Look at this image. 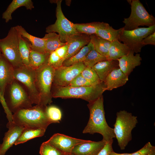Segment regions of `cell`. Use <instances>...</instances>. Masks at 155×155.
Masks as SVG:
<instances>
[{
    "mask_svg": "<svg viewBox=\"0 0 155 155\" xmlns=\"http://www.w3.org/2000/svg\"><path fill=\"white\" fill-rule=\"evenodd\" d=\"M87 106L90 111V117L83 133L92 134L99 133L102 135V140L106 142H113L115 135L113 128L108 125L106 121L103 95L96 100L89 102Z\"/></svg>",
    "mask_w": 155,
    "mask_h": 155,
    "instance_id": "6da1fadb",
    "label": "cell"
},
{
    "mask_svg": "<svg viewBox=\"0 0 155 155\" xmlns=\"http://www.w3.org/2000/svg\"><path fill=\"white\" fill-rule=\"evenodd\" d=\"M47 107L37 104L31 108L20 109L13 115L12 121L26 129H46L50 124L54 123L47 114Z\"/></svg>",
    "mask_w": 155,
    "mask_h": 155,
    "instance_id": "7a4b0ae2",
    "label": "cell"
},
{
    "mask_svg": "<svg viewBox=\"0 0 155 155\" xmlns=\"http://www.w3.org/2000/svg\"><path fill=\"white\" fill-rule=\"evenodd\" d=\"M52 91L53 97L77 98L89 102H93L102 95L106 90L104 82L89 86L71 87L54 86Z\"/></svg>",
    "mask_w": 155,
    "mask_h": 155,
    "instance_id": "3957f363",
    "label": "cell"
},
{
    "mask_svg": "<svg viewBox=\"0 0 155 155\" xmlns=\"http://www.w3.org/2000/svg\"><path fill=\"white\" fill-rule=\"evenodd\" d=\"M137 117L125 110L117 112L114 132L118 145L124 150L132 139L131 132L138 123Z\"/></svg>",
    "mask_w": 155,
    "mask_h": 155,
    "instance_id": "277c9868",
    "label": "cell"
},
{
    "mask_svg": "<svg viewBox=\"0 0 155 155\" xmlns=\"http://www.w3.org/2000/svg\"><path fill=\"white\" fill-rule=\"evenodd\" d=\"M4 97L12 113H14L20 109L32 106V103L24 87L15 79L6 87Z\"/></svg>",
    "mask_w": 155,
    "mask_h": 155,
    "instance_id": "5b68a950",
    "label": "cell"
},
{
    "mask_svg": "<svg viewBox=\"0 0 155 155\" xmlns=\"http://www.w3.org/2000/svg\"><path fill=\"white\" fill-rule=\"evenodd\" d=\"M55 69L47 62L36 70V85L40 104L47 106L52 102V86Z\"/></svg>",
    "mask_w": 155,
    "mask_h": 155,
    "instance_id": "8992f818",
    "label": "cell"
},
{
    "mask_svg": "<svg viewBox=\"0 0 155 155\" xmlns=\"http://www.w3.org/2000/svg\"><path fill=\"white\" fill-rule=\"evenodd\" d=\"M127 1L131 5V12L130 16L123 21L125 24L124 30H131L140 26L149 27L155 25V18L149 13L140 0Z\"/></svg>",
    "mask_w": 155,
    "mask_h": 155,
    "instance_id": "52a82bcc",
    "label": "cell"
},
{
    "mask_svg": "<svg viewBox=\"0 0 155 155\" xmlns=\"http://www.w3.org/2000/svg\"><path fill=\"white\" fill-rule=\"evenodd\" d=\"M0 51L14 68L24 65L19 51V34L15 26L10 28L5 37L0 39Z\"/></svg>",
    "mask_w": 155,
    "mask_h": 155,
    "instance_id": "ba28073f",
    "label": "cell"
},
{
    "mask_svg": "<svg viewBox=\"0 0 155 155\" xmlns=\"http://www.w3.org/2000/svg\"><path fill=\"white\" fill-rule=\"evenodd\" d=\"M13 76L24 87L32 104H40V97L36 85V69L24 65L14 68Z\"/></svg>",
    "mask_w": 155,
    "mask_h": 155,
    "instance_id": "9c48e42d",
    "label": "cell"
},
{
    "mask_svg": "<svg viewBox=\"0 0 155 155\" xmlns=\"http://www.w3.org/2000/svg\"><path fill=\"white\" fill-rule=\"evenodd\" d=\"M61 0L56 1V21L54 24L46 28V32L47 33H57L61 41L65 43L71 36L80 33L76 31L74 23L69 20L64 15L61 9Z\"/></svg>",
    "mask_w": 155,
    "mask_h": 155,
    "instance_id": "30bf717a",
    "label": "cell"
},
{
    "mask_svg": "<svg viewBox=\"0 0 155 155\" xmlns=\"http://www.w3.org/2000/svg\"><path fill=\"white\" fill-rule=\"evenodd\" d=\"M155 32V25L147 28H138L136 29L123 31L119 40L122 42L134 53L140 52L143 39Z\"/></svg>",
    "mask_w": 155,
    "mask_h": 155,
    "instance_id": "8fae6325",
    "label": "cell"
},
{
    "mask_svg": "<svg viewBox=\"0 0 155 155\" xmlns=\"http://www.w3.org/2000/svg\"><path fill=\"white\" fill-rule=\"evenodd\" d=\"M86 67L83 62L69 66H61L55 69L53 84L54 86H68L72 80Z\"/></svg>",
    "mask_w": 155,
    "mask_h": 155,
    "instance_id": "7c38bea8",
    "label": "cell"
},
{
    "mask_svg": "<svg viewBox=\"0 0 155 155\" xmlns=\"http://www.w3.org/2000/svg\"><path fill=\"white\" fill-rule=\"evenodd\" d=\"M88 141L57 133L54 134L47 141L52 145L64 153L69 154L71 153L73 149L77 145Z\"/></svg>",
    "mask_w": 155,
    "mask_h": 155,
    "instance_id": "4fadbf2b",
    "label": "cell"
},
{
    "mask_svg": "<svg viewBox=\"0 0 155 155\" xmlns=\"http://www.w3.org/2000/svg\"><path fill=\"white\" fill-rule=\"evenodd\" d=\"M6 127L8 130L5 134L2 143L0 144V155H5L8 150L14 144L25 129L13 121L8 122Z\"/></svg>",
    "mask_w": 155,
    "mask_h": 155,
    "instance_id": "5bb4252c",
    "label": "cell"
},
{
    "mask_svg": "<svg viewBox=\"0 0 155 155\" xmlns=\"http://www.w3.org/2000/svg\"><path fill=\"white\" fill-rule=\"evenodd\" d=\"M14 68L1 54L0 57V90L4 96L5 88L15 79Z\"/></svg>",
    "mask_w": 155,
    "mask_h": 155,
    "instance_id": "9a60e30c",
    "label": "cell"
},
{
    "mask_svg": "<svg viewBox=\"0 0 155 155\" xmlns=\"http://www.w3.org/2000/svg\"><path fill=\"white\" fill-rule=\"evenodd\" d=\"M90 40V35L85 34H79L71 36L66 42L68 48L64 61L77 53Z\"/></svg>",
    "mask_w": 155,
    "mask_h": 155,
    "instance_id": "2e32d148",
    "label": "cell"
},
{
    "mask_svg": "<svg viewBox=\"0 0 155 155\" xmlns=\"http://www.w3.org/2000/svg\"><path fill=\"white\" fill-rule=\"evenodd\" d=\"M106 142L102 140L98 142L89 141L77 145L73 149L72 153L76 155H97Z\"/></svg>",
    "mask_w": 155,
    "mask_h": 155,
    "instance_id": "e0dca14e",
    "label": "cell"
},
{
    "mask_svg": "<svg viewBox=\"0 0 155 155\" xmlns=\"http://www.w3.org/2000/svg\"><path fill=\"white\" fill-rule=\"evenodd\" d=\"M134 52L130 51L127 55L117 60L118 62L119 68L128 76L136 67L141 64L142 59L140 54L137 53L134 55Z\"/></svg>",
    "mask_w": 155,
    "mask_h": 155,
    "instance_id": "ac0fdd59",
    "label": "cell"
},
{
    "mask_svg": "<svg viewBox=\"0 0 155 155\" xmlns=\"http://www.w3.org/2000/svg\"><path fill=\"white\" fill-rule=\"evenodd\" d=\"M128 76L119 67L114 68L108 74L104 82L106 90H111L123 86L128 80Z\"/></svg>",
    "mask_w": 155,
    "mask_h": 155,
    "instance_id": "d6986e66",
    "label": "cell"
},
{
    "mask_svg": "<svg viewBox=\"0 0 155 155\" xmlns=\"http://www.w3.org/2000/svg\"><path fill=\"white\" fill-rule=\"evenodd\" d=\"M15 27L19 34L30 42V47L31 50L41 53H46L45 40L43 38L36 37L30 34L21 26L17 25Z\"/></svg>",
    "mask_w": 155,
    "mask_h": 155,
    "instance_id": "ffe728a7",
    "label": "cell"
},
{
    "mask_svg": "<svg viewBox=\"0 0 155 155\" xmlns=\"http://www.w3.org/2000/svg\"><path fill=\"white\" fill-rule=\"evenodd\" d=\"M124 30L123 27L116 30L106 23L101 22L96 35L111 42L119 40Z\"/></svg>",
    "mask_w": 155,
    "mask_h": 155,
    "instance_id": "44dd1931",
    "label": "cell"
},
{
    "mask_svg": "<svg viewBox=\"0 0 155 155\" xmlns=\"http://www.w3.org/2000/svg\"><path fill=\"white\" fill-rule=\"evenodd\" d=\"M118 67H119L117 60H106L97 63L92 68L96 72L100 81L104 82L108 74Z\"/></svg>",
    "mask_w": 155,
    "mask_h": 155,
    "instance_id": "7402d4cb",
    "label": "cell"
},
{
    "mask_svg": "<svg viewBox=\"0 0 155 155\" xmlns=\"http://www.w3.org/2000/svg\"><path fill=\"white\" fill-rule=\"evenodd\" d=\"M25 7L26 9L31 10L34 8L33 3L31 0H13L3 12L2 18L6 23L12 19L11 15L18 8Z\"/></svg>",
    "mask_w": 155,
    "mask_h": 155,
    "instance_id": "603a6c76",
    "label": "cell"
},
{
    "mask_svg": "<svg viewBox=\"0 0 155 155\" xmlns=\"http://www.w3.org/2000/svg\"><path fill=\"white\" fill-rule=\"evenodd\" d=\"M130 51L129 49L119 40L111 42L106 57L107 60H117L127 54Z\"/></svg>",
    "mask_w": 155,
    "mask_h": 155,
    "instance_id": "cb8c5ba5",
    "label": "cell"
},
{
    "mask_svg": "<svg viewBox=\"0 0 155 155\" xmlns=\"http://www.w3.org/2000/svg\"><path fill=\"white\" fill-rule=\"evenodd\" d=\"M94 49V45L90 41L87 45L82 48L75 55L65 60L62 66H69L75 64L83 62L88 53L92 50Z\"/></svg>",
    "mask_w": 155,
    "mask_h": 155,
    "instance_id": "d4e9b609",
    "label": "cell"
},
{
    "mask_svg": "<svg viewBox=\"0 0 155 155\" xmlns=\"http://www.w3.org/2000/svg\"><path fill=\"white\" fill-rule=\"evenodd\" d=\"M43 38L45 40L46 53L49 54L66 43L62 42L59 35L55 32L47 33Z\"/></svg>",
    "mask_w": 155,
    "mask_h": 155,
    "instance_id": "484cf974",
    "label": "cell"
},
{
    "mask_svg": "<svg viewBox=\"0 0 155 155\" xmlns=\"http://www.w3.org/2000/svg\"><path fill=\"white\" fill-rule=\"evenodd\" d=\"M91 41L94 49L99 54L106 58L111 42L104 39L95 34L90 35Z\"/></svg>",
    "mask_w": 155,
    "mask_h": 155,
    "instance_id": "4316f807",
    "label": "cell"
},
{
    "mask_svg": "<svg viewBox=\"0 0 155 155\" xmlns=\"http://www.w3.org/2000/svg\"><path fill=\"white\" fill-rule=\"evenodd\" d=\"M46 129L43 128L30 129L25 128L14 144L17 145L25 142L32 139L43 136Z\"/></svg>",
    "mask_w": 155,
    "mask_h": 155,
    "instance_id": "83f0119b",
    "label": "cell"
},
{
    "mask_svg": "<svg viewBox=\"0 0 155 155\" xmlns=\"http://www.w3.org/2000/svg\"><path fill=\"white\" fill-rule=\"evenodd\" d=\"M49 55L34 51L30 49L29 66L35 69H38L47 62Z\"/></svg>",
    "mask_w": 155,
    "mask_h": 155,
    "instance_id": "f1b7e54d",
    "label": "cell"
},
{
    "mask_svg": "<svg viewBox=\"0 0 155 155\" xmlns=\"http://www.w3.org/2000/svg\"><path fill=\"white\" fill-rule=\"evenodd\" d=\"M19 34V33H18ZM30 43L19 34V51L24 65L29 66Z\"/></svg>",
    "mask_w": 155,
    "mask_h": 155,
    "instance_id": "f546056e",
    "label": "cell"
},
{
    "mask_svg": "<svg viewBox=\"0 0 155 155\" xmlns=\"http://www.w3.org/2000/svg\"><path fill=\"white\" fill-rule=\"evenodd\" d=\"M101 22H93L89 23L74 24L75 28L80 34L89 35L96 34Z\"/></svg>",
    "mask_w": 155,
    "mask_h": 155,
    "instance_id": "4dcf8cb0",
    "label": "cell"
},
{
    "mask_svg": "<svg viewBox=\"0 0 155 155\" xmlns=\"http://www.w3.org/2000/svg\"><path fill=\"white\" fill-rule=\"evenodd\" d=\"M106 60V57L93 49L88 53L83 62L86 67L92 68L97 63Z\"/></svg>",
    "mask_w": 155,
    "mask_h": 155,
    "instance_id": "1f68e13d",
    "label": "cell"
},
{
    "mask_svg": "<svg viewBox=\"0 0 155 155\" xmlns=\"http://www.w3.org/2000/svg\"><path fill=\"white\" fill-rule=\"evenodd\" d=\"M39 153L41 155H63L65 154L51 144L47 141L41 145Z\"/></svg>",
    "mask_w": 155,
    "mask_h": 155,
    "instance_id": "d6a6232c",
    "label": "cell"
},
{
    "mask_svg": "<svg viewBox=\"0 0 155 155\" xmlns=\"http://www.w3.org/2000/svg\"><path fill=\"white\" fill-rule=\"evenodd\" d=\"M82 76L93 85L101 82L97 74L92 68L86 67L81 73Z\"/></svg>",
    "mask_w": 155,
    "mask_h": 155,
    "instance_id": "836d02e7",
    "label": "cell"
},
{
    "mask_svg": "<svg viewBox=\"0 0 155 155\" xmlns=\"http://www.w3.org/2000/svg\"><path fill=\"white\" fill-rule=\"evenodd\" d=\"M47 114L49 118L54 123H59L62 118V113L60 110L54 106H47L46 109Z\"/></svg>",
    "mask_w": 155,
    "mask_h": 155,
    "instance_id": "e575fe53",
    "label": "cell"
},
{
    "mask_svg": "<svg viewBox=\"0 0 155 155\" xmlns=\"http://www.w3.org/2000/svg\"><path fill=\"white\" fill-rule=\"evenodd\" d=\"M92 85H93L83 77L80 73L72 80L68 86L71 87H79L89 86Z\"/></svg>",
    "mask_w": 155,
    "mask_h": 155,
    "instance_id": "d590c367",
    "label": "cell"
},
{
    "mask_svg": "<svg viewBox=\"0 0 155 155\" xmlns=\"http://www.w3.org/2000/svg\"><path fill=\"white\" fill-rule=\"evenodd\" d=\"M63 61L55 51L51 53L49 56L47 63L55 69L62 66Z\"/></svg>",
    "mask_w": 155,
    "mask_h": 155,
    "instance_id": "8d00e7d4",
    "label": "cell"
},
{
    "mask_svg": "<svg viewBox=\"0 0 155 155\" xmlns=\"http://www.w3.org/2000/svg\"><path fill=\"white\" fill-rule=\"evenodd\" d=\"M154 150L155 147L148 142L139 150L131 153V155H148Z\"/></svg>",
    "mask_w": 155,
    "mask_h": 155,
    "instance_id": "74e56055",
    "label": "cell"
},
{
    "mask_svg": "<svg viewBox=\"0 0 155 155\" xmlns=\"http://www.w3.org/2000/svg\"><path fill=\"white\" fill-rule=\"evenodd\" d=\"M0 102L4 109V112L6 114V117L8 122L12 121L13 114L9 109L6 103L4 97L3 96L0 90Z\"/></svg>",
    "mask_w": 155,
    "mask_h": 155,
    "instance_id": "f35d334b",
    "label": "cell"
},
{
    "mask_svg": "<svg viewBox=\"0 0 155 155\" xmlns=\"http://www.w3.org/2000/svg\"><path fill=\"white\" fill-rule=\"evenodd\" d=\"M68 48V45L66 42L65 45L58 48L55 51L59 57L62 59L63 62L67 53Z\"/></svg>",
    "mask_w": 155,
    "mask_h": 155,
    "instance_id": "ab89813d",
    "label": "cell"
},
{
    "mask_svg": "<svg viewBox=\"0 0 155 155\" xmlns=\"http://www.w3.org/2000/svg\"><path fill=\"white\" fill-rule=\"evenodd\" d=\"M144 46L150 44L155 45V32L150 34L143 39L142 41Z\"/></svg>",
    "mask_w": 155,
    "mask_h": 155,
    "instance_id": "60d3db41",
    "label": "cell"
},
{
    "mask_svg": "<svg viewBox=\"0 0 155 155\" xmlns=\"http://www.w3.org/2000/svg\"><path fill=\"white\" fill-rule=\"evenodd\" d=\"M113 142H106L104 148L97 155H108L113 150L112 147Z\"/></svg>",
    "mask_w": 155,
    "mask_h": 155,
    "instance_id": "b9f144b4",
    "label": "cell"
},
{
    "mask_svg": "<svg viewBox=\"0 0 155 155\" xmlns=\"http://www.w3.org/2000/svg\"><path fill=\"white\" fill-rule=\"evenodd\" d=\"M108 155H131V153H118L115 152L113 150Z\"/></svg>",
    "mask_w": 155,
    "mask_h": 155,
    "instance_id": "7bdbcfd3",
    "label": "cell"
},
{
    "mask_svg": "<svg viewBox=\"0 0 155 155\" xmlns=\"http://www.w3.org/2000/svg\"><path fill=\"white\" fill-rule=\"evenodd\" d=\"M148 155H155V150H153Z\"/></svg>",
    "mask_w": 155,
    "mask_h": 155,
    "instance_id": "ee69618b",
    "label": "cell"
},
{
    "mask_svg": "<svg viewBox=\"0 0 155 155\" xmlns=\"http://www.w3.org/2000/svg\"><path fill=\"white\" fill-rule=\"evenodd\" d=\"M63 155H76L73 154L72 153H69V154H64Z\"/></svg>",
    "mask_w": 155,
    "mask_h": 155,
    "instance_id": "f6af8a7d",
    "label": "cell"
},
{
    "mask_svg": "<svg viewBox=\"0 0 155 155\" xmlns=\"http://www.w3.org/2000/svg\"><path fill=\"white\" fill-rule=\"evenodd\" d=\"M1 51H0V56L1 55Z\"/></svg>",
    "mask_w": 155,
    "mask_h": 155,
    "instance_id": "bcb514c9",
    "label": "cell"
}]
</instances>
